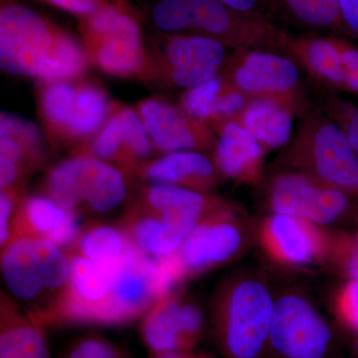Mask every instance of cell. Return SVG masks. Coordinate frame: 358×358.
<instances>
[{
  "mask_svg": "<svg viewBox=\"0 0 358 358\" xmlns=\"http://www.w3.org/2000/svg\"><path fill=\"white\" fill-rule=\"evenodd\" d=\"M20 190H3L0 193V246L1 249L10 241L13 223L20 204Z\"/></svg>",
  "mask_w": 358,
  "mask_h": 358,
  "instance_id": "cell-35",
  "label": "cell"
},
{
  "mask_svg": "<svg viewBox=\"0 0 358 358\" xmlns=\"http://www.w3.org/2000/svg\"><path fill=\"white\" fill-rule=\"evenodd\" d=\"M138 113L150 141L164 154L211 152L214 155L217 136L211 127L193 119L180 107L160 99H148L138 105Z\"/></svg>",
  "mask_w": 358,
  "mask_h": 358,
  "instance_id": "cell-14",
  "label": "cell"
},
{
  "mask_svg": "<svg viewBox=\"0 0 358 358\" xmlns=\"http://www.w3.org/2000/svg\"><path fill=\"white\" fill-rule=\"evenodd\" d=\"M75 88L67 82L51 83L42 96V110L51 128L65 134L74 106Z\"/></svg>",
  "mask_w": 358,
  "mask_h": 358,
  "instance_id": "cell-29",
  "label": "cell"
},
{
  "mask_svg": "<svg viewBox=\"0 0 358 358\" xmlns=\"http://www.w3.org/2000/svg\"><path fill=\"white\" fill-rule=\"evenodd\" d=\"M331 339V327L305 296L291 293L275 300L268 343L282 358H324Z\"/></svg>",
  "mask_w": 358,
  "mask_h": 358,
  "instance_id": "cell-12",
  "label": "cell"
},
{
  "mask_svg": "<svg viewBox=\"0 0 358 358\" xmlns=\"http://www.w3.org/2000/svg\"><path fill=\"white\" fill-rule=\"evenodd\" d=\"M275 300L267 285L254 277L228 282L215 305V329L228 358H258L270 339Z\"/></svg>",
  "mask_w": 358,
  "mask_h": 358,
  "instance_id": "cell-4",
  "label": "cell"
},
{
  "mask_svg": "<svg viewBox=\"0 0 358 358\" xmlns=\"http://www.w3.org/2000/svg\"><path fill=\"white\" fill-rule=\"evenodd\" d=\"M52 6L71 13L88 17L98 13L108 2L106 0H45Z\"/></svg>",
  "mask_w": 358,
  "mask_h": 358,
  "instance_id": "cell-39",
  "label": "cell"
},
{
  "mask_svg": "<svg viewBox=\"0 0 358 358\" xmlns=\"http://www.w3.org/2000/svg\"><path fill=\"white\" fill-rule=\"evenodd\" d=\"M227 64L223 79L250 99L279 101L301 119L310 112L300 65L293 58L265 49H239Z\"/></svg>",
  "mask_w": 358,
  "mask_h": 358,
  "instance_id": "cell-6",
  "label": "cell"
},
{
  "mask_svg": "<svg viewBox=\"0 0 358 358\" xmlns=\"http://www.w3.org/2000/svg\"><path fill=\"white\" fill-rule=\"evenodd\" d=\"M61 358H129L120 346L96 334L77 339Z\"/></svg>",
  "mask_w": 358,
  "mask_h": 358,
  "instance_id": "cell-33",
  "label": "cell"
},
{
  "mask_svg": "<svg viewBox=\"0 0 358 358\" xmlns=\"http://www.w3.org/2000/svg\"><path fill=\"white\" fill-rule=\"evenodd\" d=\"M141 176L154 181L209 193L215 188L219 174L214 160L200 152H171L138 166Z\"/></svg>",
  "mask_w": 358,
  "mask_h": 358,
  "instance_id": "cell-20",
  "label": "cell"
},
{
  "mask_svg": "<svg viewBox=\"0 0 358 358\" xmlns=\"http://www.w3.org/2000/svg\"><path fill=\"white\" fill-rule=\"evenodd\" d=\"M54 27L32 9L17 3L0 10V66L10 74L39 78L46 64Z\"/></svg>",
  "mask_w": 358,
  "mask_h": 358,
  "instance_id": "cell-9",
  "label": "cell"
},
{
  "mask_svg": "<svg viewBox=\"0 0 358 358\" xmlns=\"http://www.w3.org/2000/svg\"><path fill=\"white\" fill-rule=\"evenodd\" d=\"M45 193L69 210L107 215L127 199V183L117 167L93 155H77L52 167Z\"/></svg>",
  "mask_w": 358,
  "mask_h": 358,
  "instance_id": "cell-5",
  "label": "cell"
},
{
  "mask_svg": "<svg viewBox=\"0 0 358 358\" xmlns=\"http://www.w3.org/2000/svg\"><path fill=\"white\" fill-rule=\"evenodd\" d=\"M91 152L96 159L128 169L147 159L152 145L138 113L128 107L115 110L92 143Z\"/></svg>",
  "mask_w": 358,
  "mask_h": 358,
  "instance_id": "cell-18",
  "label": "cell"
},
{
  "mask_svg": "<svg viewBox=\"0 0 358 358\" xmlns=\"http://www.w3.org/2000/svg\"><path fill=\"white\" fill-rule=\"evenodd\" d=\"M352 240L353 245H355V246L358 249V231L357 234H355V236L352 237Z\"/></svg>",
  "mask_w": 358,
  "mask_h": 358,
  "instance_id": "cell-44",
  "label": "cell"
},
{
  "mask_svg": "<svg viewBox=\"0 0 358 358\" xmlns=\"http://www.w3.org/2000/svg\"><path fill=\"white\" fill-rule=\"evenodd\" d=\"M141 331L150 355L189 352L203 336V313L196 303L173 291L159 298L148 310Z\"/></svg>",
  "mask_w": 358,
  "mask_h": 358,
  "instance_id": "cell-13",
  "label": "cell"
},
{
  "mask_svg": "<svg viewBox=\"0 0 358 358\" xmlns=\"http://www.w3.org/2000/svg\"><path fill=\"white\" fill-rule=\"evenodd\" d=\"M1 274L11 299L42 326L49 327L69 289L65 250L43 238L13 236L1 249Z\"/></svg>",
  "mask_w": 358,
  "mask_h": 358,
  "instance_id": "cell-2",
  "label": "cell"
},
{
  "mask_svg": "<svg viewBox=\"0 0 358 358\" xmlns=\"http://www.w3.org/2000/svg\"><path fill=\"white\" fill-rule=\"evenodd\" d=\"M282 53L310 76L331 88L345 91L348 72L339 61L331 35L285 33Z\"/></svg>",
  "mask_w": 358,
  "mask_h": 358,
  "instance_id": "cell-21",
  "label": "cell"
},
{
  "mask_svg": "<svg viewBox=\"0 0 358 358\" xmlns=\"http://www.w3.org/2000/svg\"><path fill=\"white\" fill-rule=\"evenodd\" d=\"M294 110L272 99H250L236 121L248 129L265 152L286 147L294 136Z\"/></svg>",
  "mask_w": 358,
  "mask_h": 358,
  "instance_id": "cell-23",
  "label": "cell"
},
{
  "mask_svg": "<svg viewBox=\"0 0 358 358\" xmlns=\"http://www.w3.org/2000/svg\"><path fill=\"white\" fill-rule=\"evenodd\" d=\"M350 196L312 176L282 171L268 185L267 201L272 213L296 216L315 225H329L346 215Z\"/></svg>",
  "mask_w": 358,
  "mask_h": 358,
  "instance_id": "cell-10",
  "label": "cell"
},
{
  "mask_svg": "<svg viewBox=\"0 0 358 358\" xmlns=\"http://www.w3.org/2000/svg\"><path fill=\"white\" fill-rule=\"evenodd\" d=\"M268 1L272 3V6L275 7V9L277 8L278 6H279V0H268Z\"/></svg>",
  "mask_w": 358,
  "mask_h": 358,
  "instance_id": "cell-45",
  "label": "cell"
},
{
  "mask_svg": "<svg viewBox=\"0 0 358 358\" xmlns=\"http://www.w3.org/2000/svg\"><path fill=\"white\" fill-rule=\"evenodd\" d=\"M44 329L13 299L2 294L0 358H51Z\"/></svg>",
  "mask_w": 358,
  "mask_h": 358,
  "instance_id": "cell-22",
  "label": "cell"
},
{
  "mask_svg": "<svg viewBox=\"0 0 358 358\" xmlns=\"http://www.w3.org/2000/svg\"><path fill=\"white\" fill-rule=\"evenodd\" d=\"M334 255L350 280H358V249L353 245L352 237L336 239Z\"/></svg>",
  "mask_w": 358,
  "mask_h": 358,
  "instance_id": "cell-37",
  "label": "cell"
},
{
  "mask_svg": "<svg viewBox=\"0 0 358 358\" xmlns=\"http://www.w3.org/2000/svg\"><path fill=\"white\" fill-rule=\"evenodd\" d=\"M226 50L225 45L205 35L173 34L164 49L167 79L186 90L209 81L225 65Z\"/></svg>",
  "mask_w": 358,
  "mask_h": 358,
  "instance_id": "cell-16",
  "label": "cell"
},
{
  "mask_svg": "<svg viewBox=\"0 0 358 358\" xmlns=\"http://www.w3.org/2000/svg\"><path fill=\"white\" fill-rule=\"evenodd\" d=\"M152 20L164 32L173 35L192 33L188 0H159L152 10Z\"/></svg>",
  "mask_w": 358,
  "mask_h": 358,
  "instance_id": "cell-31",
  "label": "cell"
},
{
  "mask_svg": "<svg viewBox=\"0 0 358 358\" xmlns=\"http://www.w3.org/2000/svg\"><path fill=\"white\" fill-rule=\"evenodd\" d=\"M223 84V77L217 75L209 81L186 90L181 98V109L193 119L209 124Z\"/></svg>",
  "mask_w": 358,
  "mask_h": 358,
  "instance_id": "cell-30",
  "label": "cell"
},
{
  "mask_svg": "<svg viewBox=\"0 0 358 358\" xmlns=\"http://www.w3.org/2000/svg\"><path fill=\"white\" fill-rule=\"evenodd\" d=\"M150 358H206L202 355H195L192 350L189 352H174L159 353V355H150Z\"/></svg>",
  "mask_w": 358,
  "mask_h": 358,
  "instance_id": "cell-42",
  "label": "cell"
},
{
  "mask_svg": "<svg viewBox=\"0 0 358 358\" xmlns=\"http://www.w3.org/2000/svg\"><path fill=\"white\" fill-rule=\"evenodd\" d=\"M192 33L218 40L227 48L265 49L282 53L285 30L270 20L237 13L218 0H188Z\"/></svg>",
  "mask_w": 358,
  "mask_h": 358,
  "instance_id": "cell-11",
  "label": "cell"
},
{
  "mask_svg": "<svg viewBox=\"0 0 358 358\" xmlns=\"http://www.w3.org/2000/svg\"><path fill=\"white\" fill-rule=\"evenodd\" d=\"M215 129L213 160L219 174L237 182H259L266 152L253 134L237 121L223 122Z\"/></svg>",
  "mask_w": 358,
  "mask_h": 358,
  "instance_id": "cell-19",
  "label": "cell"
},
{
  "mask_svg": "<svg viewBox=\"0 0 358 358\" xmlns=\"http://www.w3.org/2000/svg\"><path fill=\"white\" fill-rule=\"evenodd\" d=\"M338 312L346 326L358 333V280H350L341 289Z\"/></svg>",
  "mask_w": 358,
  "mask_h": 358,
  "instance_id": "cell-36",
  "label": "cell"
},
{
  "mask_svg": "<svg viewBox=\"0 0 358 358\" xmlns=\"http://www.w3.org/2000/svg\"><path fill=\"white\" fill-rule=\"evenodd\" d=\"M87 63L83 47L67 33L54 28L50 52L39 79L49 84L67 82L83 74Z\"/></svg>",
  "mask_w": 358,
  "mask_h": 358,
  "instance_id": "cell-26",
  "label": "cell"
},
{
  "mask_svg": "<svg viewBox=\"0 0 358 358\" xmlns=\"http://www.w3.org/2000/svg\"><path fill=\"white\" fill-rule=\"evenodd\" d=\"M223 6L248 15L268 18V14L275 11V7L268 0H218Z\"/></svg>",
  "mask_w": 358,
  "mask_h": 358,
  "instance_id": "cell-38",
  "label": "cell"
},
{
  "mask_svg": "<svg viewBox=\"0 0 358 358\" xmlns=\"http://www.w3.org/2000/svg\"><path fill=\"white\" fill-rule=\"evenodd\" d=\"M24 173L13 160L0 157V188L3 190H18L17 185Z\"/></svg>",
  "mask_w": 358,
  "mask_h": 358,
  "instance_id": "cell-40",
  "label": "cell"
},
{
  "mask_svg": "<svg viewBox=\"0 0 358 358\" xmlns=\"http://www.w3.org/2000/svg\"><path fill=\"white\" fill-rule=\"evenodd\" d=\"M282 171L319 179L358 197V157L343 129L326 113L310 110L278 157Z\"/></svg>",
  "mask_w": 358,
  "mask_h": 358,
  "instance_id": "cell-3",
  "label": "cell"
},
{
  "mask_svg": "<svg viewBox=\"0 0 358 358\" xmlns=\"http://www.w3.org/2000/svg\"><path fill=\"white\" fill-rule=\"evenodd\" d=\"M109 110V99L102 88L92 84L76 87L72 115L65 134L74 138L91 136L102 128Z\"/></svg>",
  "mask_w": 358,
  "mask_h": 358,
  "instance_id": "cell-25",
  "label": "cell"
},
{
  "mask_svg": "<svg viewBox=\"0 0 358 358\" xmlns=\"http://www.w3.org/2000/svg\"><path fill=\"white\" fill-rule=\"evenodd\" d=\"M263 243L275 260L285 265L303 267L319 262L334 253L331 241L317 225L288 214L273 213L262 226Z\"/></svg>",
  "mask_w": 358,
  "mask_h": 358,
  "instance_id": "cell-15",
  "label": "cell"
},
{
  "mask_svg": "<svg viewBox=\"0 0 358 358\" xmlns=\"http://www.w3.org/2000/svg\"><path fill=\"white\" fill-rule=\"evenodd\" d=\"M224 203L210 193L154 183L143 190L122 228L145 255L166 258L176 254L192 230Z\"/></svg>",
  "mask_w": 358,
  "mask_h": 358,
  "instance_id": "cell-1",
  "label": "cell"
},
{
  "mask_svg": "<svg viewBox=\"0 0 358 358\" xmlns=\"http://www.w3.org/2000/svg\"><path fill=\"white\" fill-rule=\"evenodd\" d=\"M249 101L248 96L224 80L222 90L214 106L209 126H211L212 129H215L223 122L236 121Z\"/></svg>",
  "mask_w": 358,
  "mask_h": 358,
  "instance_id": "cell-34",
  "label": "cell"
},
{
  "mask_svg": "<svg viewBox=\"0 0 358 358\" xmlns=\"http://www.w3.org/2000/svg\"><path fill=\"white\" fill-rule=\"evenodd\" d=\"M243 221L225 202L209 213L188 235L173 257L182 281L228 263L246 243Z\"/></svg>",
  "mask_w": 358,
  "mask_h": 358,
  "instance_id": "cell-8",
  "label": "cell"
},
{
  "mask_svg": "<svg viewBox=\"0 0 358 358\" xmlns=\"http://www.w3.org/2000/svg\"><path fill=\"white\" fill-rule=\"evenodd\" d=\"M131 240L122 227L94 223L85 226L68 251L109 268L121 267Z\"/></svg>",
  "mask_w": 358,
  "mask_h": 358,
  "instance_id": "cell-24",
  "label": "cell"
},
{
  "mask_svg": "<svg viewBox=\"0 0 358 358\" xmlns=\"http://www.w3.org/2000/svg\"><path fill=\"white\" fill-rule=\"evenodd\" d=\"M324 112L343 129L358 157V106L329 94L324 100Z\"/></svg>",
  "mask_w": 358,
  "mask_h": 358,
  "instance_id": "cell-32",
  "label": "cell"
},
{
  "mask_svg": "<svg viewBox=\"0 0 358 358\" xmlns=\"http://www.w3.org/2000/svg\"><path fill=\"white\" fill-rule=\"evenodd\" d=\"M83 31L94 62L103 72L127 78L145 69L140 26L129 14L109 3L84 17Z\"/></svg>",
  "mask_w": 358,
  "mask_h": 358,
  "instance_id": "cell-7",
  "label": "cell"
},
{
  "mask_svg": "<svg viewBox=\"0 0 358 358\" xmlns=\"http://www.w3.org/2000/svg\"><path fill=\"white\" fill-rule=\"evenodd\" d=\"M83 227L77 212L64 208L46 194H35L20 201L13 237L28 235L43 238L68 251Z\"/></svg>",
  "mask_w": 358,
  "mask_h": 358,
  "instance_id": "cell-17",
  "label": "cell"
},
{
  "mask_svg": "<svg viewBox=\"0 0 358 358\" xmlns=\"http://www.w3.org/2000/svg\"><path fill=\"white\" fill-rule=\"evenodd\" d=\"M345 92L358 95V70L352 71L348 74Z\"/></svg>",
  "mask_w": 358,
  "mask_h": 358,
  "instance_id": "cell-43",
  "label": "cell"
},
{
  "mask_svg": "<svg viewBox=\"0 0 358 358\" xmlns=\"http://www.w3.org/2000/svg\"><path fill=\"white\" fill-rule=\"evenodd\" d=\"M0 138H9L17 143L24 152L30 166H36L43 159L41 136L37 127L31 122L14 115L2 114Z\"/></svg>",
  "mask_w": 358,
  "mask_h": 358,
  "instance_id": "cell-28",
  "label": "cell"
},
{
  "mask_svg": "<svg viewBox=\"0 0 358 358\" xmlns=\"http://www.w3.org/2000/svg\"><path fill=\"white\" fill-rule=\"evenodd\" d=\"M357 353H358V338H357Z\"/></svg>",
  "mask_w": 358,
  "mask_h": 358,
  "instance_id": "cell-46",
  "label": "cell"
},
{
  "mask_svg": "<svg viewBox=\"0 0 358 358\" xmlns=\"http://www.w3.org/2000/svg\"><path fill=\"white\" fill-rule=\"evenodd\" d=\"M296 22L329 35H346L336 0H279Z\"/></svg>",
  "mask_w": 358,
  "mask_h": 358,
  "instance_id": "cell-27",
  "label": "cell"
},
{
  "mask_svg": "<svg viewBox=\"0 0 358 358\" xmlns=\"http://www.w3.org/2000/svg\"><path fill=\"white\" fill-rule=\"evenodd\" d=\"M348 36L358 39V0H336Z\"/></svg>",
  "mask_w": 358,
  "mask_h": 358,
  "instance_id": "cell-41",
  "label": "cell"
}]
</instances>
